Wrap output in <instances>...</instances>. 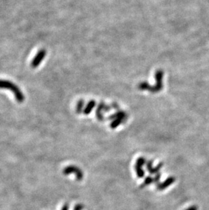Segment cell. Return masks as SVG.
Returning a JSON list of instances; mask_svg holds the SVG:
<instances>
[{"label": "cell", "mask_w": 209, "mask_h": 210, "mask_svg": "<svg viewBox=\"0 0 209 210\" xmlns=\"http://www.w3.org/2000/svg\"><path fill=\"white\" fill-rule=\"evenodd\" d=\"M0 88L10 90L14 94L16 100L19 103H22L25 101V94L23 93L19 86L16 85L14 83L10 82L9 80H0Z\"/></svg>", "instance_id": "cell-1"}, {"label": "cell", "mask_w": 209, "mask_h": 210, "mask_svg": "<svg viewBox=\"0 0 209 210\" xmlns=\"http://www.w3.org/2000/svg\"><path fill=\"white\" fill-rule=\"evenodd\" d=\"M62 173L65 175L74 174L77 181H82L83 178V174L82 171L79 167L74 166V165H69V166L66 167L62 171Z\"/></svg>", "instance_id": "cell-2"}, {"label": "cell", "mask_w": 209, "mask_h": 210, "mask_svg": "<svg viewBox=\"0 0 209 210\" xmlns=\"http://www.w3.org/2000/svg\"><path fill=\"white\" fill-rule=\"evenodd\" d=\"M46 56V51L44 49H41L38 52L33 59L31 63V66L33 68L38 67L41 64V63L44 59V57Z\"/></svg>", "instance_id": "cell-3"}, {"label": "cell", "mask_w": 209, "mask_h": 210, "mask_svg": "<svg viewBox=\"0 0 209 210\" xmlns=\"http://www.w3.org/2000/svg\"><path fill=\"white\" fill-rule=\"evenodd\" d=\"M174 182H175V178L172 176L168 177L167 179L163 182L162 183H158L156 184V188L158 190H164V189L168 188V186L172 185Z\"/></svg>", "instance_id": "cell-4"}, {"label": "cell", "mask_w": 209, "mask_h": 210, "mask_svg": "<svg viewBox=\"0 0 209 210\" xmlns=\"http://www.w3.org/2000/svg\"><path fill=\"white\" fill-rule=\"evenodd\" d=\"M135 169L136 171V173H137V175L139 178H142L145 176V171L143 169L142 167L138 166V165H135Z\"/></svg>", "instance_id": "cell-5"}, {"label": "cell", "mask_w": 209, "mask_h": 210, "mask_svg": "<svg viewBox=\"0 0 209 210\" xmlns=\"http://www.w3.org/2000/svg\"><path fill=\"white\" fill-rule=\"evenodd\" d=\"M125 120H126V119H125V117H124V118H119V119H115V120H114V121L111 122V124L110 125V127L112 128H116V127H118V126L120 124H121L122 122H123Z\"/></svg>", "instance_id": "cell-6"}, {"label": "cell", "mask_w": 209, "mask_h": 210, "mask_svg": "<svg viewBox=\"0 0 209 210\" xmlns=\"http://www.w3.org/2000/svg\"><path fill=\"white\" fill-rule=\"evenodd\" d=\"M163 165H164L163 162H160V163L157 165V166H156L155 167H153L152 169H151L150 171H149V172H150V174L151 175H153V174L156 175V174H158V173L160 172V171L162 169V167H163Z\"/></svg>", "instance_id": "cell-7"}, {"label": "cell", "mask_w": 209, "mask_h": 210, "mask_svg": "<svg viewBox=\"0 0 209 210\" xmlns=\"http://www.w3.org/2000/svg\"><path fill=\"white\" fill-rule=\"evenodd\" d=\"M153 182V178L151 176H147L145 178V179L143 181V182L141 184V185L140 186L141 188H145L146 186L150 185L151 183Z\"/></svg>", "instance_id": "cell-8"}, {"label": "cell", "mask_w": 209, "mask_h": 210, "mask_svg": "<svg viewBox=\"0 0 209 210\" xmlns=\"http://www.w3.org/2000/svg\"><path fill=\"white\" fill-rule=\"evenodd\" d=\"M147 160H146L144 157H139L137 159V161H136V165H138V166L143 167V165H146L147 163Z\"/></svg>", "instance_id": "cell-9"}, {"label": "cell", "mask_w": 209, "mask_h": 210, "mask_svg": "<svg viewBox=\"0 0 209 210\" xmlns=\"http://www.w3.org/2000/svg\"><path fill=\"white\" fill-rule=\"evenodd\" d=\"M160 178H161V173L159 172V173H158V174H156L155 175V177L153 178V182L154 184H158V183H160L159 182H160Z\"/></svg>", "instance_id": "cell-10"}, {"label": "cell", "mask_w": 209, "mask_h": 210, "mask_svg": "<svg viewBox=\"0 0 209 210\" xmlns=\"http://www.w3.org/2000/svg\"><path fill=\"white\" fill-rule=\"evenodd\" d=\"M146 169L148 171H150L153 168V161L152 160H150L147 162L146 163Z\"/></svg>", "instance_id": "cell-11"}, {"label": "cell", "mask_w": 209, "mask_h": 210, "mask_svg": "<svg viewBox=\"0 0 209 210\" xmlns=\"http://www.w3.org/2000/svg\"><path fill=\"white\" fill-rule=\"evenodd\" d=\"M83 209V205L82 204H77L74 207V210H82Z\"/></svg>", "instance_id": "cell-12"}, {"label": "cell", "mask_w": 209, "mask_h": 210, "mask_svg": "<svg viewBox=\"0 0 209 210\" xmlns=\"http://www.w3.org/2000/svg\"><path fill=\"white\" fill-rule=\"evenodd\" d=\"M185 210H198V207L197 205H192L190 206L189 207H188L187 209H185Z\"/></svg>", "instance_id": "cell-13"}, {"label": "cell", "mask_w": 209, "mask_h": 210, "mask_svg": "<svg viewBox=\"0 0 209 210\" xmlns=\"http://www.w3.org/2000/svg\"><path fill=\"white\" fill-rule=\"evenodd\" d=\"M69 204L66 203V204H65L63 206H62L61 210H69Z\"/></svg>", "instance_id": "cell-14"}]
</instances>
